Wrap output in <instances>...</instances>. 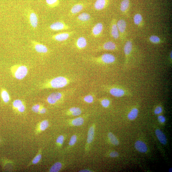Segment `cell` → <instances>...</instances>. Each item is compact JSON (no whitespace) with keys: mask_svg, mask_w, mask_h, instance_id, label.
Returning <instances> with one entry per match:
<instances>
[{"mask_svg":"<svg viewBox=\"0 0 172 172\" xmlns=\"http://www.w3.org/2000/svg\"><path fill=\"white\" fill-rule=\"evenodd\" d=\"M91 171L88 170H81L79 171V172H91Z\"/></svg>","mask_w":172,"mask_h":172,"instance_id":"cell-46","label":"cell"},{"mask_svg":"<svg viewBox=\"0 0 172 172\" xmlns=\"http://www.w3.org/2000/svg\"><path fill=\"white\" fill-rule=\"evenodd\" d=\"M130 4L129 0H123L121 3L120 9L121 12H125L129 8Z\"/></svg>","mask_w":172,"mask_h":172,"instance_id":"cell-24","label":"cell"},{"mask_svg":"<svg viewBox=\"0 0 172 172\" xmlns=\"http://www.w3.org/2000/svg\"><path fill=\"white\" fill-rule=\"evenodd\" d=\"M108 0H96L94 3V8L97 10H100L105 7Z\"/></svg>","mask_w":172,"mask_h":172,"instance_id":"cell-16","label":"cell"},{"mask_svg":"<svg viewBox=\"0 0 172 172\" xmlns=\"http://www.w3.org/2000/svg\"><path fill=\"white\" fill-rule=\"evenodd\" d=\"M0 141H1V139H0Z\"/></svg>","mask_w":172,"mask_h":172,"instance_id":"cell-47","label":"cell"},{"mask_svg":"<svg viewBox=\"0 0 172 172\" xmlns=\"http://www.w3.org/2000/svg\"><path fill=\"white\" fill-rule=\"evenodd\" d=\"M143 21V17L141 14L137 13L134 15V22L136 25H140L142 23Z\"/></svg>","mask_w":172,"mask_h":172,"instance_id":"cell-26","label":"cell"},{"mask_svg":"<svg viewBox=\"0 0 172 172\" xmlns=\"http://www.w3.org/2000/svg\"><path fill=\"white\" fill-rule=\"evenodd\" d=\"M100 103L102 105L104 108L108 107L110 104V100L107 98H104L100 100Z\"/></svg>","mask_w":172,"mask_h":172,"instance_id":"cell-32","label":"cell"},{"mask_svg":"<svg viewBox=\"0 0 172 172\" xmlns=\"http://www.w3.org/2000/svg\"><path fill=\"white\" fill-rule=\"evenodd\" d=\"M84 123V119L82 117H78L73 119L72 124L73 126H78L82 125Z\"/></svg>","mask_w":172,"mask_h":172,"instance_id":"cell-27","label":"cell"},{"mask_svg":"<svg viewBox=\"0 0 172 172\" xmlns=\"http://www.w3.org/2000/svg\"><path fill=\"white\" fill-rule=\"evenodd\" d=\"M63 92H56L50 94L47 97V102L50 104H54L61 100L65 96Z\"/></svg>","mask_w":172,"mask_h":172,"instance_id":"cell-5","label":"cell"},{"mask_svg":"<svg viewBox=\"0 0 172 172\" xmlns=\"http://www.w3.org/2000/svg\"><path fill=\"white\" fill-rule=\"evenodd\" d=\"M40 106L39 104H37L33 106L32 107V110L33 112L35 113H38L39 112L40 109Z\"/></svg>","mask_w":172,"mask_h":172,"instance_id":"cell-38","label":"cell"},{"mask_svg":"<svg viewBox=\"0 0 172 172\" xmlns=\"http://www.w3.org/2000/svg\"><path fill=\"white\" fill-rule=\"evenodd\" d=\"M103 26L102 23H98L94 26L92 30V34L94 36H99L102 32Z\"/></svg>","mask_w":172,"mask_h":172,"instance_id":"cell-13","label":"cell"},{"mask_svg":"<svg viewBox=\"0 0 172 172\" xmlns=\"http://www.w3.org/2000/svg\"><path fill=\"white\" fill-rule=\"evenodd\" d=\"M28 71L27 67L23 65H15L11 68L13 75L16 79L19 80L24 78L27 75Z\"/></svg>","mask_w":172,"mask_h":172,"instance_id":"cell-4","label":"cell"},{"mask_svg":"<svg viewBox=\"0 0 172 172\" xmlns=\"http://www.w3.org/2000/svg\"><path fill=\"white\" fill-rule=\"evenodd\" d=\"M23 104L22 101L19 100H17L13 102V105L15 108H18L19 107Z\"/></svg>","mask_w":172,"mask_h":172,"instance_id":"cell-35","label":"cell"},{"mask_svg":"<svg viewBox=\"0 0 172 172\" xmlns=\"http://www.w3.org/2000/svg\"><path fill=\"white\" fill-rule=\"evenodd\" d=\"M94 99L93 96L91 94L87 95L83 98L84 102L88 103H93V102Z\"/></svg>","mask_w":172,"mask_h":172,"instance_id":"cell-33","label":"cell"},{"mask_svg":"<svg viewBox=\"0 0 172 172\" xmlns=\"http://www.w3.org/2000/svg\"><path fill=\"white\" fill-rule=\"evenodd\" d=\"M139 111L136 107H134L128 114L127 118L130 120H133L137 117Z\"/></svg>","mask_w":172,"mask_h":172,"instance_id":"cell-19","label":"cell"},{"mask_svg":"<svg viewBox=\"0 0 172 172\" xmlns=\"http://www.w3.org/2000/svg\"><path fill=\"white\" fill-rule=\"evenodd\" d=\"M48 121L47 120H43L40 123V130L42 131L45 130L49 126Z\"/></svg>","mask_w":172,"mask_h":172,"instance_id":"cell-34","label":"cell"},{"mask_svg":"<svg viewBox=\"0 0 172 172\" xmlns=\"http://www.w3.org/2000/svg\"><path fill=\"white\" fill-rule=\"evenodd\" d=\"M46 109L45 108H42V109H40L39 111V112L40 114H44L46 112Z\"/></svg>","mask_w":172,"mask_h":172,"instance_id":"cell-44","label":"cell"},{"mask_svg":"<svg viewBox=\"0 0 172 172\" xmlns=\"http://www.w3.org/2000/svg\"><path fill=\"white\" fill-rule=\"evenodd\" d=\"M150 41L154 44H158L161 42V40L159 37L153 35L150 36L149 38Z\"/></svg>","mask_w":172,"mask_h":172,"instance_id":"cell-31","label":"cell"},{"mask_svg":"<svg viewBox=\"0 0 172 172\" xmlns=\"http://www.w3.org/2000/svg\"><path fill=\"white\" fill-rule=\"evenodd\" d=\"M29 19L30 25L33 28H36L38 25V20L36 13L33 12H30L29 15Z\"/></svg>","mask_w":172,"mask_h":172,"instance_id":"cell-11","label":"cell"},{"mask_svg":"<svg viewBox=\"0 0 172 172\" xmlns=\"http://www.w3.org/2000/svg\"><path fill=\"white\" fill-rule=\"evenodd\" d=\"M64 140V137L63 136H59L57 138L56 140V143L60 144H62L63 143Z\"/></svg>","mask_w":172,"mask_h":172,"instance_id":"cell-40","label":"cell"},{"mask_svg":"<svg viewBox=\"0 0 172 172\" xmlns=\"http://www.w3.org/2000/svg\"><path fill=\"white\" fill-rule=\"evenodd\" d=\"M158 120L161 123H164L166 121V118L164 116L162 115L158 116Z\"/></svg>","mask_w":172,"mask_h":172,"instance_id":"cell-41","label":"cell"},{"mask_svg":"<svg viewBox=\"0 0 172 172\" xmlns=\"http://www.w3.org/2000/svg\"><path fill=\"white\" fill-rule=\"evenodd\" d=\"M110 156L111 157H117L119 156V154L116 151H112L110 154Z\"/></svg>","mask_w":172,"mask_h":172,"instance_id":"cell-42","label":"cell"},{"mask_svg":"<svg viewBox=\"0 0 172 172\" xmlns=\"http://www.w3.org/2000/svg\"><path fill=\"white\" fill-rule=\"evenodd\" d=\"M18 110L20 112H23L25 110V107L24 105L23 104L22 105L19 107L17 108Z\"/></svg>","mask_w":172,"mask_h":172,"instance_id":"cell-43","label":"cell"},{"mask_svg":"<svg viewBox=\"0 0 172 172\" xmlns=\"http://www.w3.org/2000/svg\"><path fill=\"white\" fill-rule=\"evenodd\" d=\"M111 35L114 39H117L119 37V32L115 20L112 22L111 26Z\"/></svg>","mask_w":172,"mask_h":172,"instance_id":"cell-14","label":"cell"},{"mask_svg":"<svg viewBox=\"0 0 172 172\" xmlns=\"http://www.w3.org/2000/svg\"><path fill=\"white\" fill-rule=\"evenodd\" d=\"M46 2L50 7L54 8L58 5L59 0H46Z\"/></svg>","mask_w":172,"mask_h":172,"instance_id":"cell-30","label":"cell"},{"mask_svg":"<svg viewBox=\"0 0 172 172\" xmlns=\"http://www.w3.org/2000/svg\"><path fill=\"white\" fill-rule=\"evenodd\" d=\"M92 60L93 62L97 63L109 65L115 62L116 58L112 54L105 53L98 57H93Z\"/></svg>","mask_w":172,"mask_h":172,"instance_id":"cell-3","label":"cell"},{"mask_svg":"<svg viewBox=\"0 0 172 172\" xmlns=\"http://www.w3.org/2000/svg\"><path fill=\"white\" fill-rule=\"evenodd\" d=\"M1 95L2 99L5 103H7L9 102L10 96L6 90H2Z\"/></svg>","mask_w":172,"mask_h":172,"instance_id":"cell-29","label":"cell"},{"mask_svg":"<svg viewBox=\"0 0 172 172\" xmlns=\"http://www.w3.org/2000/svg\"><path fill=\"white\" fill-rule=\"evenodd\" d=\"M62 167V164L60 162H57L54 164L50 168V172H57L59 171Z\"/></svg>","mask_w":172,"mask_h":172,"instance_id":"cell-28","label":"cell"},{"mask_svg":"<svg viewBox=\"0 0 172 172\" xmlns=\"http://www.w3.org/2000/svg\"><path fill=\"white\" fill-rule=\"evenodd\" d=\"M70 80L65 77L59 76L55 77L44 84V88H62L69 85Z\"/></svg>","mask_w":172,"mask_h":172,"instance_id":"cell-1","label":"cell"},{"mask_svg":"<svg viewBox=\"0 0 172 172\" xmlns=\"http://www.w3.org/2000/svg\"><path fill=\"white\" fill-rule=\"evenodd\" d=\"M134 147L140 153H146L148 150L146 145L141 141H137L135 143Z\"/></svg>","mask_w":172,"mask_h":172,"instance_id":"cell-12","label":"cell"},{"mask_svg":"<svg viewBox=\"0 0 172 172\" xmlns=\"http://www.w3.org/2000/svg\"><path fill=\"white\" fill-rule=\"evenodd\" d=\"M104 91L116 97L130 95L131 93L122 86L116 85H107L103 86Z\"/></svg>","mask_w":172,"mask_h":172,"instance_id":"cell-2","label":"cell"},{"mask_svg":"<svg viewBox=\"0 0 172 172\" xmlns=\"http://www.w3.org/2000/svg\"><path fill=\"white\" fill-rule=\"evenodd\" d=\"M116 44L112 41L106 42L99 47L98 49L106 50V51H114L117 49Z\"/></svg>","mask_w":172,"mask_h":172,"instance_id":"cell-8","label":"cell"},{"mask_svg":"<svg viewBox=\"0 0 172 172\" xmlns=\"http://www.w3.org/2000/svg\"><path fill=\"white\" fill-rule=\"evenodd\" d=\"M133 45L131 40H128L124 46V51L125 55V66L126 67L129 63V57L132 52Z\"/></svg>","mask_w":172,"mask_h":172,"instance_id":"cell-6","label":"cell"},{"mask_svg":"<svg viewBox=\"0 0 172 172\" xmlns=\"http://www.w3.org/2000/svg\"><path fill=\"white\" fill-rule=\"evenodd\" d=\"M76 46L79 49L85 48L87 45L86 39L83 37H80L77 40Z\"/></svg>","mask_w":172,"mask_h":172,"instance_id":"cell-18","label":"cell"},{"mask_svg":"<svg viewBox=\"0 0 172 172\" xmlns=\"http://www.w3.org/2000/svg\"><path fill=\"white\" fill-rule=\"evenodd\" d=\"M82 110L79 107H73L69 109L68 114L73 116H77L82 113Z\"/></svg>","mask_w":172,"mask_h":172,"instance_id":"cell-21","label":"cell"},{"mask_svg":"<svg viewBox=\"0 0 172 172\" xmlns=\"http://www.w3.org/2000/svg\"><path fill=\"white\" fill-rule=\"evenodd\" d=\"M32 43L37 52L46 53L48 52V49L45 45L35 41H32Z\"/></svg>","mask_w":172,"mask_h":172,"instance_id":"cell-10","label":"cell"},{"mask_svg":"<svg viewBox=\"0 0 172 172\" xmlns=\"http://www.w3.org/2000/svg\"><path fill=\"white\" fill-rule=\"evenodd\" d=\"M71 32L60 33L52 36L53 39L58 42H63L68 39L72 34Z\"/></svg>","mask_w":172,"mask_h":172,"instance_id":"cell-9","label":"cell"},{"mask_svg":"<svg viewBox=\"0 0 172 172\" xmlns=\"http://www.w3.org/2000/svg\"><path fill=\"white\" fill-rule=\"evenodd\" d=\"M94 126L91 127L88 131L87 138V143L90 144L93 141L94 135Z\"/></svg>","mask_w":172,"mask_h":172,"instance_id":"cell-22","label":"cell"},{"mask_svg":"<svg viewBox=\"0 0 172 172\" xmlns=\"http://www.w3.org/2000/svg\"><path fill=\"white\" fill-rule=\"evenodd\" d=\"M84 8V5L82 3H78L74 5L71 9V13L73 14H75L81 11Z\"/></svg>","mask_w":172,"mask_h":172,"instance_id":"cell-20","label":"cell"},{"mask_svg":"<svg viewBox=\"0 0 172 172\" xmlns=\"http://www.w3.org/2000/svg\"><path fill=\"white\" fill-rule=\"evenodd\" d=\"M42 156L41 155L39 154L36 156L33 159L32 163L33 164H36L39 162L41 159Z\"/></svg>","mask_w":172,"mask_h":172,"instance_id":"cell-39","label":"cell"},{"mask_svg":"<svg viewBox=\"0 0 172 172\" xmlns=\"http://www.w3.org/2000/svg\"><path fill=\"white\" fill-rule=\"evenodd\" d=\"M110 141L112 144L114 146H118L119 144V141L116 137L112 133H109L108 135Z\"/></svg>","mask_w":172,"mask_h":172,"instance_id":"cell-25","label":"cell"},{"mask_svg":"<svg viewBox=\"0 0 172 172\" xmlns=\"http://www.w3.org/2000/svg\"><path fill=\"white\" fill-rule=\"evenodd\" d=\"M172 51H171L170 54V61L171 63H172Z\"/></svg>","mask_w":172,"mask_h":172,"instance_id":"cell-45","label":"cell"},{"mask_svg":"<svg viewBox=\"0 0 172 172\" xmlns=\"http://www.w3.org/2000/svg\"><path fill=\"white\" fill-rule=\"evenodd\" d=\"M163 111V108L162 107L157 106L155 109L154 113L156 115L160 114Z\"/></svg>","mask_w":172,"mask_h":172,"instance_id":"cell-37","label":"cell"},{"mask_svg":"<svg viewBox=\"0 0 172 172\" xmlns=\"http://www.w3.org/2000/svg\"><path fill=\"white\" fill-rule=\"evenodd\" d=\"M50 29L54 31L66 30L69 29L68 26L61 21H58L50 25Z\"/></svg>","mask_w":172,"mask_h":172,"instance_id":"cell-7","label":"cell"},{"mask_svg":"<svg viewBox=\"0 0 172 172\" xmlns=\"http://www.w3.org/2000/svg\"><path fill=\"white\" fill-rule=\"evenodd\" d=\"M155 133L158 139L162 144L164 145H166L167 144L166 138L161 130L159 129H157L155 131Z\"/></svg>","mask_w":172,"mask_h":172,"instance_id":"cell-15","label":"cell"},{"mask_svg":"<svg viewBox=\"0 0 172 172\" xmlns=\"http://www.w3.org/2000/svg\"><path fill=\"white\" fill-rule=\"evenodd\" d=\"M90 18V15L89 13H81L77 17V19L80 21L83 22L89 21Z\"/></svg>","mask_w":172,"mask_h":172,"instance_id":"cell-23","label":"cell"},{"mask_svg":"<svg viewBox=\"0 0 172 172\" xmlns=\"http://www.w3.org/2000/svg\"><path fill=\"white\" fill-rule=\"evenodd\" d=\"M126 25L125 21L123 19H120L117 22V28L121 34H123L125 32Z\"/></svg>","mask_w":172,"mask_h":172,"instance_id":"cell-17","label":"cell"},{"mask_svg":"<svg viewBox=\"0 0 172 172\" xmlns=\"http://www.w3.org/2000/svg\"><path fill=\"white\" fill-rule=\"evenodd\" d=\"M77 141V136L73 135L71 138L69 144L70 146H73L76 143Z\"/></svg>","mask_w":172,"mask_h":172,"instance_id":"cell-36","label":"cell"}]
</instances>
